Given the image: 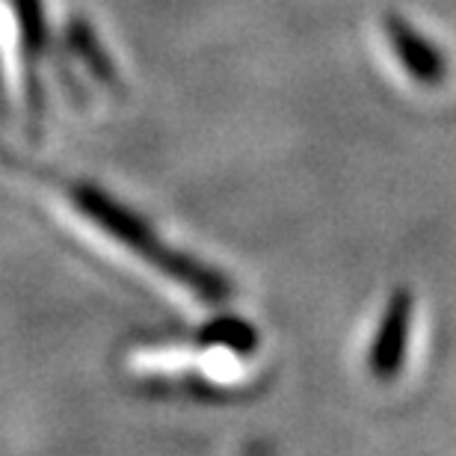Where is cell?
I'll use <instances>...</instances> for the list:
<instances>
[{
	"mask_svg": "<svg viewBox=\"0 0 456 456\" xmlns=\"http://www.w3.org/2000/svg\"><path fill=\"white\" fill-rule=\"evenodd\" d=\"M62 193L89 223L98 225L107 237H113L118 246L131 249L142 264H149L151 270H158L160 276H167L172 281H178L181 288H187L190 294L199 297L202 303L223 305L232 299V285L225 281V276L214 273L205 264L193 261L190 255L172 249L158 237V232L142 220L140 214H134L131 208L118 205L116 199H110L102 190L80 184V181H60Z\"/></svg>",
	"mask_w": 456,
	"mask_h": 456,
	"instance_id": "6da1fadb",
	"label": "cell"
},
{
	"mask_svg": "<svg viewBox=\"0 0 456 456\" xmlns=\"http://www.w3.org/2000/svg\"><path fill=\"white\" fill-rule=\"evenodd\" d=\"M415 314V297L406 288H397L382 308L377 335H373L368 368L379 382H391L403 370L406 350H409V326Z\"/></svg>",
	"mask_w": 456,
	"mask_h": 456,
	"instance_id": "7a4b0ae2",
	"label": "cell"
},
{
	"mask_svg": "<svg viewBox=\"0 0 456 456\" xmlns=\"http://www.w3.org/2000/svg\"><path fill=\"white\" fill-rule=\"evenodd\" d=\"M18 18V42H21V66H24V95L30 110L33 127H39L45 113V95L39 84V62L45 53V9L42 0H12Z\"/></svg>",
	"mask_w": 456,
	"mask_h": 456,
	"instance_id": "3957f363",
	"label": "cell"
},
{
	"mask_svg": "<svg viewBox=\"0 0 456 456\" xmlns=\"http://www.w3.org/2000/svg\"><path fill=\"white\" fill-rule=\"evenodd\" d=\"M382 27H386V39L395 48V57L403 66L409 80H415L421 86H439L444 75H448V62H444L439 48H433L415 27H409L397 15H388Z\"/></svg>",
	"mask_w": 456,
	"mask_h": 456,
	"instance_id": "277c9868",
	"label": "cell"
},
{
	"mask_svg": "<svg viewBox=\"0 0 456 456\" xmlns=\"http://www.w3.org/2000/svg\"><path fill=\"white\" fill-rule=\"evenodd\" d=\"M0 110H4V80H0Z\"/></svg>",
	"mask_w": 456,
	"mask_h": 456,
	"instance_id": "5b68a950",
	"label": "cell"
}]
</instances>
